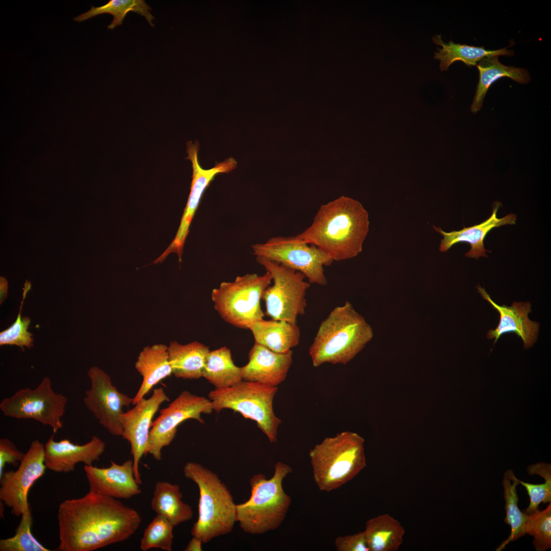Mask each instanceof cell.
Here are the masks:
<instances>
[{"mask_svg":"<svg viewBox=\"0 0 551 551\" xmlns=\"http://www.w3.org/2000/svg\"><path fill=\"white\" fill-rule=\"evenodd\" d=\"M57 518L60 551H93L124 541L141 522L135 509L91 491L62 502Z\"/></svg>","mask_w":551,"mask_h":551,"instance_id":"cell-1","label":"cell"},{"mask_svg":"<svg viewBox=\"0 0 551 551\" xmlns=\"http://www.w3.org/2000/svg\"><path fill=\"white\" fill-rule=\"evenodd\" d=\"M369 226L368 213L362 205L341 196L322 205L311 224L295 237L317 246L333 261H340L361 253Z\"/></svg>","mask_w":551,"mask_h":551,"instance_id":"cell-2","label":"cell"},{"mask_svg":"<svg viewBox=\"0 0 551 551\" xmlns=\"http://www.w3.org/2000/svg\"><path fill=\"white\" fill-rule=\"evenodd\" d=\"M373 330L348 301L334 308L320 324L309 349L312 365H345L370 342Z\"/></svg>","mask_w":551,"mask_h":551,"instance_id":"cell-3","label":"cell"},{"mask_svg":"<svg viewBox=\"0 0 551 551\" xmlns=\"http://www.w3.org/2000/svg\"><path fill=\"white\" fill-rule=\"evenodd\" d=\"M292 472L289 465L279 461L271 478L259 473L250 479L249 498L236 504V521L244 532L261 535L283 523L291 504L290 496L283 489V482Z\"/></svg>","mask_w":551,"mask_h":551,"instance_id":"cell-4","label":"cell"},{"mask_svg":"<svg viewBox=\"0 0 551 551\" xmlns=\"http://www.w3.org/2000/svg\"><path fill=\"white\" fill-rule=\"evenodd\" d=\"M184 476L198 486V518L191 535L203 543L228 534L236 521V504L230 490L212 470L199 463L189 462L183 467Z\"/></svg>","mask_w":551,"mask_h":551,"instance_id":"cell-5","label":"cell"},{"mask_svg":"<svg viewBox=\"0 0 551 551\" xmlns=\"http://www.w3.org/2000/svg\"><path fill=\"white\" fill-rule=\"evenodd\" d=\"M364 443L358 434L344 431L325 437L310 450L313 478L320 491L338 489L365 468Z\"/></svg>","mask_w":551,"mask_h":551,"instance_id":"cell-6","label":"cell"},{"mask_svg":"<svg viewBox=\"0 0 551 551\" xmlns=\"http://www.w3.org/2000/svg\"><path fill=\"white\" fill-rule=\"evenodd\" d=\"M278 387L242 380L223 389H214L209 393L213 411L224 409L239 412L244 418L255 421L269 441L277 440L281 420L274 414L273 402Z\"/></svg>","mask_w":551,"mask_h":551,"instance_id":"cell-7","label":"cell"},{"mask_svg":"<svg viewBox=\"0 0 551 551\" xmlns=\"http://www.w3.org/2000/svg\"><path fill=\"white\" fill-rule=\"evenodd\" d=\"M271 281V274L266 271L261 276L247 273L232 282H222L211 292L214 308L228 323L247 329L250 324L263 319L261 299Z\"/></svg>","mask_w":551,"mask_h":551,"instance_id":"cell-8","label":"cell"},{"mask_svg":"<svg viewBox=\"0 0 551 551\" xmlns=\"http://www.w3.org/2000/svg\"><path fill=\"white\" fill-rule=\"evenodd\" d=\"M256 261L271 274L273 282L263 295L265 314L273 320L296 323L297 317L305 313V296L311 284L299 271L263 257H257Z\"/></svg>","mask_w":551,"mask_h":551,"instance_id":"cell-9","label":"cell"},{"mask_svg":"<svg viewBox=\"0 0 551 551\" xmlns=\"http://www.w3.org/2000/svg\"><path fill=\"white\" fill-rule=\"evenodd\" d=\"M253 254L302 272L310 284L325 286L328 280L324 266L334 261L317 246L293 236H276L264 243L252 245Z\"/></svg>","mask_w":551,"mask_h":551,"instance_id":"cell-10","label":"cell"},{"mask_svg":"<svg viewBox=\"0 0 551 551\" xmlns=\"http://www.w3.org/2000/svg\"><path fill=\"white\" fill-rule=\"evenodd\" d=\"M67 397L55 393L51 380L44 377L34 389L21 388L0 403V410L6 416L16 419H32L51 427L54 433L63 427Z\"/></svg>","mask_w":551,"mask_h":551,"instance_id":"cell-11","label":"cell"},{"mask_svg":"<svg viewBox=\"0 0 551 551\" xmlns=\"http://www.w3.org/2000/svg\"><path fill=\"white\" fill-rule=\"evenodd\" d=\"M213 411L211 400L194 395L188 391H182L167 407L160 411L153 421L148 437L147 454L157 461L162 459V449L169 445L174 438L178 426L185 420L193 419L201 423L204 421L202 414Z\"/></svg>","mask_w":551,"mask_h":551,"instance_id":"cell-12","label":"cell"},{"mask_svg":"<svg viewBox=\"0 0 551 551\" xmlns=\"http://www.w3.org/2000/svg\"><path fill=\"white\" fill-rule=\"evenodd\" d=\"M198 150L197 141L194 143L191 141L187 142V159L191 161L192 167L190 191L176 235L166 250L154 261V264L161 263L171 253H176L179 261H181L190 224L206 189L217 175L229 173L236 167L237 162L236 160L230 157L222 162H216L215 165L210 169H204L198 160Z\"/></svg>","mask_w":551,"mask_h":551,"instance_id":"cell-13","label":"cell"},{"mask_svg":"<svg viewBox=\"0 0 551 551\" xmlns=\"http://www.w3.org/2000/svg\"><path fill=\"white\" fill-rule=\"evenodd\" d=\"M46 468L44 462V445L38 440L33 441L16 470L4 471L0 477V500L16 516L30 506L28 502L30 489L41 477Z\"/></svg>","mask_w":551,"mask_h":551,"instance_id":"cell-14","label":"cell"},{"mask_svg":"<svg viewBox=\"0 0 551 551\" xmlns=\"http://www.w3.org/2000/svg\"><path fill=\"white\" fill-rule=\"evenodd\" d=\"M87 374L91 384L90 389L85 391V406L111 434L122 436L120 417L123 408L132 404L133 398L119 391L110 376L99 367L90 368Z\"/></svg>","mask_w":551,"mask_h":551,"instance_id":"cell-15","label":"cell"},{"mask_svg":"<svg viewBox=\"0 0 551 551\" xmlns=\"http://www.w3.org/2000/svg\"><path fill=\"white\" fill-rule=\"evenodd\" d=\"M169 398L163 388L153 390L151 397L142 398L134 407L120 415L123 429L122 437L130 444L133 456L134 474L139 485L141 484L139 464L143 455L147 454L148 437L153 419L160 405Z\"/></svg>","mask_w":551,"mask_h":551,"instance_id":"cell-16","label":"cell"},{"mask_svg":"<svg viewBox=\"0 0 551 551\" xmlns=\"http://www.w3.org/2000/svg\"><path fill=\"white\" fill-rule=\"evenodd\" d=\"M89 491L115 498L128 499L142 492L136 481L133 460L121 464L111 461L108 467L84 465Z\"/></svg>","mask_w":551,"mask_h":551,"instance_id":"cell-17","label":"cell"},{"mask_svg":"<svg viewBox=\"0 0 551 551\" xmlns=\"http://www.w3.org/2000/svg\"><path fill=\"white\" fill-rule=\"evenodd\" d=\"M105 448V442L96 436L87 443L78 445L67 439L55 441L53 435L44 444L45 464L46 468L55 472H69L73 471L79 463L92 465Z\"/></svg>","mask_w":551,"mask_h":551,"instance_id":"cell-18","label":"cell"},{"mask_svg":"<svg viewBox=\"0 0 551 551\" xmlns=\"http://www.w3.org/2000/svg\"><path fill=\"white\" fill-rule=\"evenodd\" d=\"M293 352L279 353L255 342L248 362L241 367L243 380L277 387L286 379L292 363Z\"/></svg>","mask_w":551,"mask_h":551,"instance_id":"cell-19","label":"cell"},{"mask_svg":"<svg viewBox=\"0 0 551 551\" xmlns=\"http://www.w3.org/2000/svg\"><path fill=\"white\" fill-rule=\"evenodd\" d=\"M483 298L490 303L499 314L498 324L494 330L487 333L488 339L494 338V344L504 334L513 332L522 339L525 348L531 347L537 338L539 323L530 320L528 314L531 312L530 302H514L511 306H499L494 302L485 289L477 287Z\"/></svg>","mask_w":551,"mask_h":551,"instance_id":"cell-20","label":"cell"},{"mask_svg":"<svg viewBox=\"0 0 551 551\" xmlns=\"http://www.w3.org/2000/svg\"><path fill=\"white\" fill-rule=\"evenodd\" d=\"M500 203L494 204L492 213L490 217L483 222L470 227H464L460 231L445 232L440 228L433 226L434 229L443 236L439 246V251L447 252L454 245L459 242H467L470 245V249L465 254L468 258L478 259L480 257H487L484 240L487 234L493 228L506 224H515L516 215L510 213L504 217L498 218L496 213Z\"/></svg>","mask_w":551,"mask_h":551,"instance_id":"cell-21","label":"cell"},{"mask_svg":"<svg viewBox=\"0 0 551 551\" xmlns=\"http://www.w3.org/2000/svg\"><path fill=\"white\" fill-rule=\"evenodd\" d=\"M135 366L142 375L143 380L133 398V405L144 397L154 386L172 373L168 346L158 344L144 347L140 352Z\"/></svg>","mask_w":551,"mask_h":551,"instance_id":"cell-22","label":"cell"},{"mask_svg":"<svg viewBox=\"0 0 551 551\" xmlns=\"http://www.w3.org/2000/svg\"><path fill=\"white\" fill-rule=\"evenodd\" d=\"M255 342L277 353L287 352L299 344L300 331L296 323L260 319L250 324Z\"/></svg>","mask_w":551,"mask_h":551,"instance_id":"cell-23","label":"cell"},{"mask_svg":"<svg viewBox=\"0 0 551 551\" xmlns=\"http://www.w3.org/2000/svg\"><path fill=\"white\" fill-rule=\"evenodd\" d=\"M476 66L479 72V81L470 107L471 112L474 113L481 110L489 88L498 79L507 77L520 84H526L531 80L526 69L505 65L498 61L497 56L483 58Z\"/></svg>","mask_w":551,"mask_h":551,"instance_id":"cell-24","label":"cell"},{"mask_svg":"<svg viewBox=\"0 0 551 551\" xmlns=\"http://www.w3.org/2000/svg\"><path fill=\"white\" fill-rule=\"evenodd\" d=\"M209 347L197 341L181 344L171 341L168 347L172 373L178 378L194 380L202 377Z\"/></svg>","mask_w":551,"mask_h":551,"instance_id":"cell-25","label":"cell"},{"mask_svg":"<svg viewBox=\"0 0 551 551\" xmlns=\"http://www.w3.org/2000/svg\"><path fill=\"white\" fill-rule=\"evenodd\" d=\"M182 494L177 484L159 481L155 485L151 506L157 514L167 519L174 527L193 517L191 506L182 500Z\"/></svg>","mask_w":551,"mask_h":551,"instance_id":"cell-26","label":"cell"},{"mask_svg":"<svg viewBox=\"0 0 551 551\" xmlns=\"http://www.w3.org/2000/svg\"><path fill=\"white\" fill-rule=\"evenodd\" d=\"M434 43L441 46L434 52V59L440 61L439 67L441 71L447 70L449 66L457 61H461L468 66H476L478 62L485 57L492 56L514 55L512 50L507 47L497 50H487L484 46L479 47L456 43L452 40L444 42L440 35L432 38Z\"/></svg>","mask_w":551,"mask_h":551,"instance_id":"cell-27","label":"cell"},{"mask_svg":"<svg viewBox=\"0 0 551 551\" xmlns=\"http://www.w3.org/2000/svg\"><path fill=\"white\" fill-rule=\"evenodd\" d=\"M370 551H396L403 542L405 529L388 514L367 521L363 531Z\"/></svg>","mask_w":551,"mask_h":551,"instance_id":"cell-28","label":"cell"},{"mask_svg":"<svg viewBox=\"0 0 551 551\" xmlns=\"http://www.w3.org/2000/svg\"><path fill=\"white\" fill-rule=\"evenodd\" d=\"M202 377L212 384L215 389L228 388L243 380L241 367L235 365L230 349L226 346L209 352Z\"/></svg>","mask_w":551,"mask_h":551,"instance_id":"cell-29","label":"cell"},{"mask_svg":"<svg viewBox=\"0 0 551 551\" xmlns=\"http://www.w3.org/2000/svg\"><path fill=\"white\" fill-rule=\"evenodd\" d=\"M502 484L504 489V497L506 504L505 508L506 517L504 521L511 527L509 537L496 548L500 551L510 542L514 541L527 534V513L521 512L518 506V497L516 487L519 484V480L511 469L507 470L504 475Z\"/></svg>","mask_w":551,"mask_h":551,"instance_id":"cell-30","label":"cell"},{"mask_svg":"<svg viewBox=\"0 0 551 551\" xmlns=\"http://www.w3.org/2000/svg\"><path fill=\"white\" fill-rule=\"evenodd\" d=\"M151 7L144 0H111L99 7L91 6V9L73 18V20L81 22L100 14L108 13L113 16V19L107 28L113 30L122 24L127 14L131 11L137 13L144 17L152 27L155 17L151 13Z\"/></svg>","mask_w":551,"mask_h":551,"instance_id":"cell-31","label":"cell"},{"mask_svg":"<svg viewBox=\"0 0 551 551\" xmlns=\"http://www.w3.org/2000/svg\"><path fill=\"white\" fill-rule=\"evenodd\" d=\"M32 516L30 507L21 516L15 535L0 540L1 551H49L32 535Z\"/></svg>","mask_w":551,"mask_h":551,"instance_id":"cell-32","label":"cell"},{"mask_svg":"<svg viewBox=\"0 0 551 551\" xmlns=\"http://www.w3.org/2000/svg\"><path fill=\"white\" fill-rule=\"evenodd\" d=\"M174 526L164 517L157 514L145 529L140 541V549L146 551L152 548L172 550Z\"/></svg>","mask_w":551,"mask_h":551,"instance_id":"cell-33","label":"cell"},{"mask_svg":"<svg viewBox=\"0 0 551 551\" xmlns=\"http://www.w3.org/2000/svg\"><path fill=\"white\" fill-rule=\"evenodd\" d=\"M526 533L533 536V544L537 551L551 548V503L542 511L527 514Z\"/></svg>","mask_w":551,"mask_h":551,"instance_id":"cell-34","label":"cell"},{"mask_svg":"<svg viewBox=\"0 0 551 551\" xmlns=\"http://www.w3.org/2000/svg\"><path fill=\"white\" fill-rule=\"evenodd\" d=\"M31 287V283L26 281L23 288L19 312L14 323L9 328L1 332V345H16L22 349H23L24 347L30 348L33 346V338L32 337L33 335L28 331L31 319L27 316L22 318L21 316L23 301Z\"/></svg>","mask_w":551,"mask_h":551,"instance_id":"cell-35","label":"cell"},{"mask_svg":"<svg viewBox=\"0 0 551 551\" xmlns=\"http://www.w3.org/2000/svg\"><path fill=\"white\" fill-rule=\"evenodd\" d=\"M519 484L523 486L530 496V503L524 511L529 514L537 510L541 503L551 502V480H545L541 484H532L519 480Z\"/></svg>","mask_w":551,"mask_h":551,"instance_id":"cell-36","label":"cell"},{"mask_svg":"<svg viewBox=\"0 0 551 551\" xmlns=\"http://www.w3.org/2000/svg\"><path fill=\"white\" fill-rule=\"evenodd\" d=\"M25 454L19 450L15 445L6 438L0 439V477L4 472V468L7 464L13 466L18 465Z\"/></svg>","mask_w":551,"mask_h":551,"instance_id":"cell-37","label":"cell"},{"mask_svg":"<svg viewBox=\"0 0 551 551\" xmlns=\"http://www.w3.org/2000/svg\"><path fill=\"white\" fill-rule=\"evenodd\" d=\"M335 546L338 551H370L364 532L337 537Z\"/></svg>","mask_w":551,"mask_h":551,"instance_id":"cell-38","label":"cell"},{"mask_svg":"<svg viewBox=\"0 0 551 551\" xmlns=\"http://www.w3.org/2000/svg\"><path fill=\"white\" fill-rule=\"evenodd\" d=\"M530 475L538 474L545 480H551V466L550 464L538 463L528 467Z\"/></svg>","mask_w":551,"mask_h":551,"instance_id":"cell-39","label":"cell"},{"mask_svg":"<svg viewBox=\"0 0 551 551\" xmlns=\"http://www.w3.org/2000/svg\"><path fill=\"white\" fill-rule=\"evenodd\" d=\"M202 541L198 538L192 537L185 547V551H201L202 550Z\"/></svg>","mask_w":551,"mask_h":551,"instance_id":"cell-40","label":"cell"},{"mask_svg":"<svg viewBox=\"0 0 551 551\" xmlns=\"http://www.w3.org/2000/svg\"><path fill=\"white\" fill-rule=\"evenodd\" d=\"M1 304L6 299L7 295L8 283L4 277H1Z\"/></svg>","mask_w":551,"mask_h":551,"instance_id":"cell-41","label":"cell"}]
</instances>
